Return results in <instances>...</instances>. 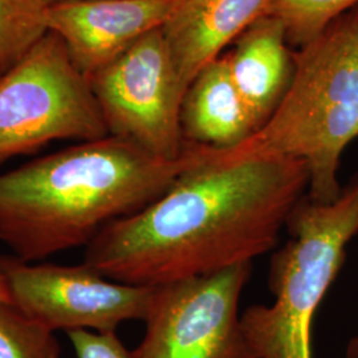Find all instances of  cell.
I'll use <instances>...</instances> for the list:
<instances>
[{
	"label": "cell",
	"instance_id": "cell-6",
	"mask_svg": "<svg viewBox=\"0 0 358 358\" xmlns=\"http://www.w3.org/2000/svg\"><path fill=\"white\" fill-rule=\"evenodd\" d=\"M90 83L109 136L164 159L182 157L180 112L189 87L162 28L142 36Z\"/></svg>",
	"mask_w": 358,
	"mask_h": 358
},
{
	"label": "cell",
	"instance_id": "cell-14",
	"mask_svg": "<svg viewBox=\"0 0 358 358\" xmlns=\"http://www.w3.org/2000/svg\"><path fill=\"white\" fill-rule=\"evenodd\" d=\"M55 332L11 301H0V358H59Z\"/></svg>",
	"mask_w": 358,
	"mask_h": 358
},
{
	"label": "cell",
	"instance_id": "cell-12",
	"mask_svg": "<svg viewBox=\"0 0 358 358\" xmlns=\"http://www.w3.org/2000/svg\"><path fill=\"white\" fill-rule=\"evenodd\" d=\"M180 128L185 143L231 149L256 131L252 115L232 77L226 55L206 65L186 90Z\"/></svg>",
	"mask_w": 358,
	"mask_h": 358
},
{
	"label": "cell",
	"instance_id": "cell-15",
	"mask_svg": "<svg viewBox=\"0 0 358 358\" xmlns=\"http://www.w3.org/2000/svg\"><path fill=\"white\" fill-rule=\"evenodd\" d=\"M47 32L43 11L27 0H0V75Z\"/></svg>",
	"mask_w": 358,
	"mask_h": 358
},
{
	"label": "cell",
	"instance_id": "cell-13",
	"mask_svg": "<svg viewBox=\"0 0 358 358\" xmlns=\"http://www.w3.org/2000/svg\"><path fill=\"white\" fill-rule=\"evenodd\" d=\"M357 4L358 0H269L266 15L280 19L288 44L301 48Z\"/></svg>",
	"mask_w": 358,
	"mask_h": 358
},
{
	"label": "cell",
	"instance_id": "cell-7",
	"mask_svg": "<svg viewBox=\"0 0 358 358\" xmlns=\"http://www.w3.org/2000/svg\"><path fill=\"white\" fill-rule=\"evenodd\" d=\"M252 264L153 287L138 358H255L239 303Z\"/></svg>",
	"mask_w": 358,
	"mask_h": 358
},
{
	"label": "cell",
	"instance_id": "cell-18",
	"mask_svg": "<svg viewBox=\"0 0 358 358\" xmlns=\"http://www.w3.org/2000/svg\"><path fill=\"white\" fill-rule=\"evenodd\" d=\"M27 1H29L31 4H34L35 7H38L41 11H44V10L50 8L52 6H56V4L63 3V1H66V0H27Z\"/></svg>",
	"mask_w": 358,
	"mask_h": 358
},
{
	"label": "cell",
	"instance_id": "cell-1",
	"mask_svg": "<svg viewBox=\"0 0 358 358\" xmlns=\"http://www.w3.org/2000/svg\"><path fill=\"white\" fill-rule=\"evenodd\" d=\"M308 182L300 159L201 146L199 159L158 199L106 224L84 263L143 287L252 264L276 248Z\"/></svg>",
	"mask_w": 358,
	"mask_h": 358
},
{
	"label": "cell",
	"instance_id": "cell-8",
	"mask_svg": "<svg viewBox=\"0 0 358 358\" xmlns=\"http://www.w3.org/2000/svg\"><path fill=\"white\" fill-rule=\"evenodd\" d=\"M10 300L51 331L115 332L127 321L146 317L153 287L113 282L87 263L31 264L0 257Z\"/></svg>",
	"mask_w": 358,
	"mask_h": 358
},
{
	"label": "cell",
	"instance_id": "cell-9",
	"mask_svg": "<svg viewBox=\"0 0 358 358\" xmlns=\"http://www.w3.org/2000/svg\"><path fill=\"white\" fill-rule=\"evenodd\" d=\"M180 0H66L43 11L47 31L63 40L90 78L142 36L162 28Z\"/></svg>",
	"mask_w": 358,
	"mask_h": 358
},
{
	"label": "cell",
	"instance_id": "cell-3",
	"mask_svg": "<svg viewBox=\"0 0 358 358\" xmlns=\"http://www.w3.org/2000/svg\"><path fill=\"white\" fill-rule=\"evenodd\" d=\"M358 137V4L294 53L292 83L263 128L238 155H280L308 167L307 196L331 203L341 192L338 167Z\"/></svg>",
	"mask_w": 358,
	"mask_h": 358
},
{
	"label": "cell",
	"instance_id": "cell-10",
	"mask_svg": "<svg viewBox=\"0 0 358 358\" xmlns=\"http://www.w3.org/2000/svg\"><path fill=\"white\" fill-rule=\"evenodd\" d=\"M268 4L269 0H180L162 31L187 87L266 13Z\"/></svg>",
	"mask_w": 358,
	"mask_h": 358
},
{
	"label": "cell",
	"instance_id": "cell-17",
	"mask_svg": "<svg viewBox=\"0 0 358 358\" xmlns=\"http://www.w3.org/2000/svg\"><path fill=\"white\" fill-rule=\"evenodd\" d=\"M345 358H358V329L346 344Z\"/></svg>",
	"mask_w": 358,
	"mask_h": 358
},
{
	"label": "cell",
	"instance_id": "cell-2",
	"mask_svg": "<svg viewBox=\"0 0 358 358\" xmlns=\"http://www.w3.org/2000/svg\"><path fill=\"white\" fill-rule=\"evenodd\" d=\"M201 155L164 159L108 136L0 174V241L27 263L88 245L103 227L158 199Z\"/></svg>",
	"mask_w": 358,
	"mask_h": 358
},
{
	"label": "cell",
	"instance_id": "cell-19",
	"mask_svg": "<svg viewBox=\"0 0 358 358\" xmlns=\"http://www.w3.org/2000/svg\"><path fill=\"white\" fill-rule=\"evenodd\" d=\"M0 301H11L10 296H8V291H7V285L4 282V276L3 272L0 269Z\"/></svg>",
	"mask_w": 358,
	"mask_h": 358
},
{
	"label": "cell",
	"instance_id": "cell-16",
	"mask_svg": "<svg viewBox=\"0 0 358 358\" xmlns=\"http://www.w3.org/2000/svg\"><path fill=\"white\" fill-rule=\"evenodd\" d=\"M66 336L77 358H138L122 344L115 332L69 331Z\"/></svg>",
	"mask_w": 358,
	"mask_h": 358
},
{
	"label": "cell",
	"instance_id": "cell-5",
	"mask_svg": "<svg viewBox=\"0 0 358 358\" xmlns=\"http://www.w3.org/2000/svg\"><path fill=\"white\" fill-rule=\"evenodd\" d=\"M90 78L47 31L0 75V165L59 140L108 137Z\"/></svg>",
	"mask_w": 358,
	"mask_h": 358
},
{
	"label": "cell",
	"instance_id": "cell-11",
	"mask_svg": "<svg viewBox=\"0 0 358 358\" xmlns=\"http://www.w3.org/2000/svg\"><path fill=\"white\" fill-rule=\"evenodd\" d=\"M234 43V48L226 53L231 77L257 131L278 109L292 83L294 53L289 50L282 20L266 13Z\"/></svg>",
	"mask_w": 358,
	"mask_h": 358
},
{
	"label": "cell",
	"instance_id": "cell-4",
	"mask_svg": "<svg viewBox=\"0 0 358 358\" xmlns=\"http://www.w3.org/2000/svg\"><path fill=\"white\" fill-rule=\"evenodd\" d=\"M289 239L271 257L269 306L242 313V327L255 358H313L312 325L324 297L358 235V170L331 203L307 194L285 223Z\"/></svg>",
	"mask_w": 358,
	"mask_h": 358
}]
</instances>
